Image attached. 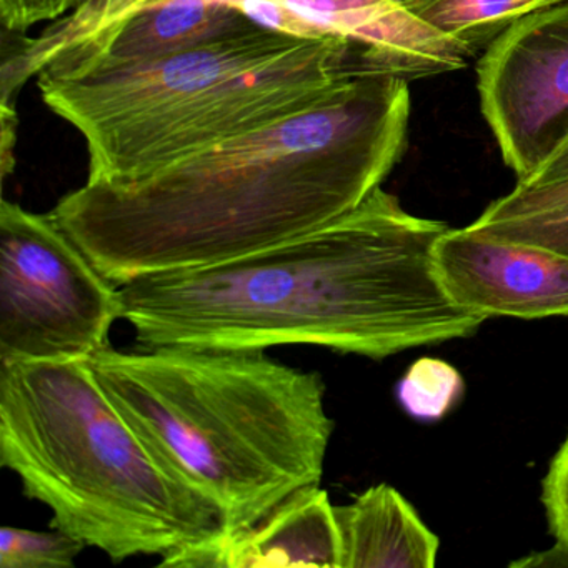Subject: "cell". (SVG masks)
Segmentation results:
<instances>
[{"label":"cell","mask_w":568,"mask_h":568,"mask_svg":"<svg viewBox=\"0 0 568 568\" xmlns=\"http://www.w3.org/2000/svg\"><path fill=\"white\" fill-rule=\"evenodd\" d=\"M161 567L342 568V541L335 505L321 485L294 491L257 524L217 540L164 555Z\"/></svg>","instance_id":"cell-11"},{"label":"cell","mask_w":568,"mask_h":568,"mask_svg":"<svg viewBox=\"0 0 568 568\" xmlns=\"http://www.w3.org/2000/svg\"><path fill=\"white\" fill-rule=\"evenodd\" d=\"M475 72L501 159L527 182L568 138V2L510 26Z\"/></svg>","instance_id":"cell-7"},{"label":"cell","mask_w":568,"mask_h":568,"mask_svg":"<svg viewBox=\"0 0 568 568\" xmlns=\"http://www.w3.org/2000/svg\"><path fill=\"white\" fill-rule=\"evenodd\" d=\"M434 264L448 297L485 321L568 315L567 255L465 227L440 235Z\"/></svg>","instance_id":"cell-8"},{"label":"cell","mask_w":568,"mask_h":568,"mask_svg":"<svg viewBox=\"0 0 568 568\" xmlns=\"http://www.w3.org/2000/svg\"><path fill=\"white\" fill-rule=\"evenodd\" d=\"M410 82L362 75L307 111L129 184H84L49 214L102 275L207 267L257 254L357 209L408 144Z\"/></svg>","instance_id":"cell-1"},{"label":"cell","mask_w":568,"mask_h":568,"mask_svg":"<svg viewBox=\"0 0 568 568\" xmlns=\"http://www.w3.org/2000/svg\"><path fill=\"white\" fill-rule=\"evenodd\" d=\"M548 527L557 545L568 551V435L544 478L541 490Z\"/></svg>","instance_id":"cell-18"},{"label":"cell","mask_w":568,"mask_h":568,"mask_svg":"<svg viewBox=\"0 0 568 568\" xmlns=\"http://www.w3.org/2000/svg\"><path fill=\"white\" fill-rule=\"evenodd\" d=\"M462 392L464 381L457 368L437 358H422L398 382L397 398L412 417L438 420L457 404Z\"/></svg>","instance_id":"cell-16"},{"label":"cell","mask_w":568,"mask_h":568,"mask_svg":"<svg viewBox=\"0 0 568 568\" xmlns=\"http://www.w3.org/2000/svg\"><path fill=\"white\" fill-rule=\"evenodd\" d=\"M88 364L162 464L217 505L225 534L321 485L335 425L318 372L264 351L179 345H109Z\"/></svg>","instance_id":"cell-3"},{"label":"cell","mask_w":568,"mask_h":568,"mask_svg":"<svg viewBox=\"0 0 568 568\" xmlns=\"http://www.w3.org/2000/svg\"><path fill=\"white\" fill-rule=\"evenodd\" d=\"M561 179H568V138L555 149L554 154L535 172L534 178L518 184H545Z\"/></svg>","instance_id":"cell-21"},{"label":"cell","mask_w":568,"mask_h":568,"mask_svg":"<svg viewBox=\"0 0 568 568\" xmlns=\"http://www.w3.org/2000/svg\"><path fill=\"white\" fill-rule=\"evenodd\" d=\"M475 234L568 257V179L518 184L468 225Z\"/></svg>","instance_id":"cell-14"},{"label":"cell","mask_w":568,"mask_h":568,"mask_svg":"<svg viewBox=\"0 0 568 568\" xmlns=\"http://www.w3.org/2000/svg\"><path fill=\"white\" fill-rule=\"evenodd\" d=\"M342 568H434L440 540L410 501L387 484L335 505Z\"/></svg>","instance_id":"cell-12"},{"label":"cell","mask_w":568,"mask_h":568,"mask_svg":"<svg viewBox=\"0 0 568 568\" xmlns=\"http://www.w3.org/2000/svg\"><path fill=\"white\" fill-rule=\"evenodd\" d=\"M378 75L347 39L254 26L112 74L38 75L42 101L84 138L85 184L148 178L219 142L314 108L348 79Z\"/></svg>","instance_id":"cell-4"},{"label":"cell","mask_w":568,"mask_h":568,"mask_svg":"<svg viewBox=\"0 0 568 568\" xmlns=\"http://www.w3.org/2000/svg\"><path fill=\"white\" fill-rule=\"evenodd\" d=\"M84 0H0V21L6 32L24 34L41 22H54Z\"/></svg>","instance_id":"cell-19"},{"label":"cell","mask_w":568,"mask_h":568,"mask_svg":"<svg viewBox=\"0 0 568 568\" xmlns=\"http://www.w3.org/2000/svg\"><path fill=\"white\" fill-rule=\"evenodd\" d=\"M0 464L51 527L114 564L217 540L225 520L151 450L88 361L0 364Z\"/></svg>","instance_id":"cell-5"},{"label":"cell","mask_w":568,"mask_h":568,"mask_svg":"<svg viewBox=\"0 0 568 568\" xmlns=\"http://www.w3.org/2000/svg\"><path fill=\"white\" fill-rule=\"evenodd\" d=\"M325 36L347 39L378 75L418 81L467 68L464 48L402 0H282Z\"/></svg>","instance_id":"cell-10"},{"label":"cell","mask_w":568,"mask_h":568,"mask_svg":"<svg viewBox=\"0 0 568 568\" xmlns=\"http://www.w3.org/2000/svg\"><path fill=\"white\" fill-rule=\"evenodd\" d=\"M254 26L222 0H161L69 49L39 75L78 79L129 71Z\"/></svg>","instance_id":"cell-9"},{"label":"cell","mask_w":568,"mask_h":568,"mask_svg":"<svg viewBox=\"0 0 568 568\" xmlns=\"http://www.w3.org/2000/svg\"><path fill=\"white\" fill-rule=\"evenodd\" d=\"M158 2L161 0H84L38 38L12 45L11 54L4 55L0 68V105L16 108V99L26 82L38 78L59 55Z\"/></svg>","instance_id":"cell-13"},{"label":"cell","mask_w":568,"mask_h":568,"mask_svg":"<svg viewBox=\"0 0 568 568\" xmlns=\"http://www.w3.org/2000/svg\"><path fill=\"white\" fill-rule=\"evenodd\" d=\"M84 548L82 541L59 528L34 531L2 527L0 568H72Z\"/></svg>","instance_id":"cell-17"},{"label":"cell","mask_w":568,"mask_h":568,"mask_svg":"<svg viewBox=\"0 0 568 568\" xmlns=\"http://www.w3.org/2000/svg\"><path fill=\"white\" fill-rule=\"evenodd\" d=\"M568 0H402L432 28L448 36L474 58L515 22Z\"/></svg>","instance_id":"cell-15"},{"label":"cell","mask_w":568,"mask_h":568,"mask_svg":"<svg viewBox=\"0 0 568 568\" xmlns=\"http://www.w3.org/2000/svg\"><path fill=\"white\" fill-rule=\"evenodd\" d=\"M124 317L121 287L51 214L0 204V364L89 361Z\"/></svg>","instance_id":"cell-6"},{"label":"cell","mask_w":568,"mask_h":568,"mask_svg":"<svg viewBox=\"0 0 568 568\" xmlns=\"http://www.w3.org/2000/svg\"><path fill=\"white\" fill-rule=\"evenodd\" d=\"M0 168L2 178L14 171L16 134H18V112L11 105H0Z\"/></svg>","instance_id":"cell-20"},{"label":"cell","mask_w":568,"mask_h":568,"mask_svg":"<svg viewBox=\"0 0 568 568\" xmlns=\"http://www.w3.org/2000/svg\"><path fill=\"white\" fill-rule=\"evenodd\" d=\"M448 229L378 187L348 214L257 254L119 285L122 318L141 347L314 345L375 361L471 337L485 318L455 304L435 271Z\"/></svg>","instance_id":"cell-2"}]
</instances>
